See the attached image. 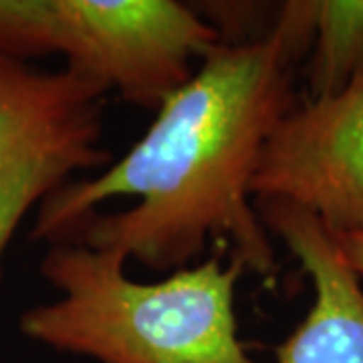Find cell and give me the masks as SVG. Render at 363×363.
I'll return each mask as SVG.
<instances>
[{"label":"cell","instance_id":"cell-1","mask_svg":"<svg viewBox=\"0 0 363 363\" xmlns=\"http://www.w3.org/2000/svg\"><path fill=\"white\" fill-rule=\"evenodd\" d=\"M311 43L313 2H285L264 39L220 40L117 164L40 202L30 238L113 248L157 272L186 269L212 242L272 279L279 264L250 184L293 111L291 67Z\"/></svg>","mask_w":363,"mask_h":363},{"label":"cell","instance_id":"cell-2","mask_svg":"<svg viewBox=\"0 0 363 363\" xmlns=\"http://www.w3.org/2000/svg\"><path fill=\"white\" fill-rule=\"evenodd\" d=\"M113 248L51 245L40 274L61 298L21 315V331L97 363H257L238 337L234 289L245 269L212 255L160 283L125 274Z\"/></svg>","mask_w":363,"mask_h":363},{"label":"cell","instance_id":"cell-3","mask_svg":"<svg viewBox=\"0 0 363 363\" xmlns=\"http://www.w3.org/2000/svg\"><path fill=\"white\" fill-rule=\"evenodd\" d=\"M220 30L176 0H0V55H61L130 104L157 107Z\"/></svg>","mask_w":363,"mask_h":363},{"label":"cell","instance_id":"cell-4","mask_svg":"<svg viewBox=\"0 0 363 363\" xmlns=\"http://www.w3.org/2000/svg\"><path fill=\"white\" fill-rule=\"evenodd\" d=\"M109 87L73 69L0 55V272L25 214L81 169L109 166L101 145Z\"/></svg>","mask_w":363,"mask_h":363},{"label":"cell","instance_id":"cell-5","mask_svg":"<svg viewBox=\"0 0 363 363\" xmlns=\"http://www.w3.org/2000/svg\"><path fill=\"white\" fill-rule=\"evenodd\" d=\"M250 196L305 208L331 236L362 233L363 73L279 121L262 147Z\"/></svg>","mask_w":363,"mask_h":363},{"label":"cell","instance_id":"cell-6","mask_svg":"<svg viewBox=\"0 0 363 363\" xmlns=\"http://www.w3.org/2000/svg\"><path fill=\"white\" fill-rule=\"evenodd\" d=\"M267 230L277 234L309 274L315 298L303 323L274 353L277 363H363V289L309 210L285 200H257Z\"/></svg>","mask_w":363,"mask_h":363},{"label":"cell","instance_id":"cell-7","mask_svg":"<svg viewBox=\"0 0 363 363\" xmlns=\"http://www.w3.org/2000/svg\"><path fill=\"white\" fill-rule=\"evenodd\" d=\"M311 101L343 91L363 73V0L313 2Z\"/></svg>","mask_w":363,"mask_h":363},{"label":"cell","instance_id":"cell-8","mask_svg":"<svg viewBox=\"0 0 363 363\" xmlns=\"http://www.w3.org/2000/svg\"><path fill=\"white\" fill-rule=\"evenodd\" d=\"M333 240L341 250L343 259L347 260V264L359 277H363V230L362 233L339 234V236H333Z\"/></svg>","mask_w":363,"mask_h":363}]
</instances>
